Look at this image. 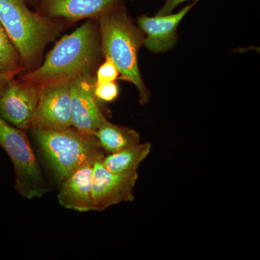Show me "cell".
<instances>
[{
	"label": "cell",
	"instance_id": "1",
	"mask_svg": "<svg viewBox=\"0 0 260 260\" xmlns=\"http://www.w3.org/2000/svg\"><path fill=\"white\" fill-rule=\"evenodd\" d=\"M100 51L96 27L86 22L56 43L42 66L18 80L39 87L70 83L80 75L92 74Z\"/></svg>",
	"mask_w": 260,
	"mask_h": 260
},
{
	"label": "cell",
	"instance_id": "2",
	"mask_svg": "<svg viewBox=\"0 0 260 260\" xmlns=\"http://www.w3.org/2000/svg\"><path fill=\"white\" fill-rule=\"evenodd\" d=\"M100 23L101 51L114 61L120 79L133 84L139 92V102L146 104L150 91L140 74L138 54L145 35L121 6L103 15Z\"/></svg>",
	"mask_w": 260,
	"mask_h": 260
},
{
	"label": "cell",
	"instance_id": "3",
	"mask_svg": "<svg viewBox=\"0 0 260 260\" xmlns=\"http://www.w3.org/2000/svg\"><path fill=\"white\" fill-rule=\"evenodd\" d=\"M32 137L53 176L61 183L85 164H94L106 155L95 135L74 127L30 129Z\"/></svg>",
	"mask_w": 260,
	"mask_h": 260
},
{
	"label": "cell",
	"instance_id": "4",
	"mask_svg": "<svg viewBox=\"0 0 260 260\" xmlns=\"http://www.w3.org/2000/svg\"><path fill=\"white\" fill-rule=\"evenodd\" d=\"M0 23L28 68L37 64L44 48L63 28L57 20L29 10L24 0H0Z\"/></svg>",
	"mask_w": 260,
	"mask_h": 260
},
{
	"label": "cell",
	"instance_id": "5",
	"mask_svg": "<svg viewBox=\"0 0 260 260\" xmlns=\"http://www.w3.org/2000/svg\"><path fill=\"white\" fill-rule=\"evenodd\" d=\"M0 146L13 162L15 187L20 196L28 200L42 198L49 192L47 183L28 136L0 116Z\"/></svg>",
	"mask_w": 260,
	"mask_h": 260
},
{
	"label": "cell",
	"instance_id": "6",
	"mask_svg": "<svg viewBox=\"0 0 260 260\" xmlns=\"http://www.w3.org/2000/svg\"><path fill=\"white\" fill-rule=\"evenodd\" d=\"M138 177V172L116 174L108 171L102 160L94 162L92 198L95 211H104L112 205L133 202Z\"/></svg>",
	"mask_w": 260,
	"mask_h": 260
},
{
	"label": "cell",
	"instance_id": "7",
	"mask_svg": "<svg viewBox=\"0 0 260 260\" xmlns=\"http://www.w3.org/2000/svg\"><path fill=\"white\" fill-rule=\"evenodd\" d=\"M39 88V102L30 129L72 127L70 83L51 84Z\"/></svg>",
	"mask_w": 260,
	"mask_h": 260
},
{
	"label": "cell",
	"instance_id": "8",
	"mask_svg": "<svg viewBox=\"0 0 260 260\" xmlns=\"http://www.w3.org/2000/svg\"><path fill=\"white\" fill-rule=\"evenodd\" d=\"M38 85L10 80L0 92V116L19 129H30L39 102Z\"/></svg>",
	"mask_w": 260,
	"mask_h": 260
},
{
	"label": "cell",
	"instance_id": "9",
	"mask_svg": "<svg viewBox=\"0 0 260 260\" xmlns=\"http://www.w3.org/2000/svg\"><path fill=\"white\" fill-rule=\"evenodd\" d=\"M95 78L92 74L80 75L70 83L73 127L82 133L95 135L107 119L94 95Z\"/></svg>",
	"mask_w": 260,
	"mask_h": 260
},
{
	"label": "cell",
	"instance_id": "10",
	"mask_svg": "<svg viewBox=\"0 0 260 260\" xmlns=\"http://www.w3.org/2000/svg\"><path fill=\"white\" fill-rule=\"evenodd\" d=\"M199 0L186 5L175 14L154 17L142 15L138 20V27L145 35L144 45L153 53H164L170 50L177 42V29L189 10Z\"/></svg>",
	"mask_w": 260,
	"mask_h": 260
},
{
	"label": "cell",
	"instance_id": "11",
	"mask_svg": "<svg viewBox=\"0 0 260 260\" xmlns=\"http://www.w3.org/2000/svg\"><path fill=\"white\" fill-rule=\"evenodd\" d=\"M122 5L123 0H43L40 14L50 18L78 21L99 19Z\"/></svg>",
	"mask_w": 260,
	"mask_h": 260
},
{
	"label": "cell",
	"instance_id": "12",
	"mask_svg": "<svg viewBox=\"0 0 260 260\" xmlns=\"http://www.w3.org/2000/svg\"><path fill=\"white\" fill-rule=\"evenodd\" d=\"M93 164H84L61 181L57 194L61 206L80 213L95 211L92 198Z\"/></svg>",
	"mask_w": 260,
	"mask_h": 260
},
{
	"label": "cell",
	"instance_id": "13",
	"mask_svg": "<svg viewBox=\"0 0 260 260\" xmlns=\"http://www.w3.org/2000/svg\"><path fill=\"white\" fill-rule=\"evenodd\" d=\"M94 135L106 155L116 153L141 142L139 133L136 130L116 125L107 119L102 121Z\"/></svg>",
	"mask_w": 260,
	"mask_h": 260
},
{
	"label": "cell",
	"instance_id": "14",
	"mask_svg": "<svg viewBox=\"0 0 260 260\" xmlns=\"http://www.w3.org/2000/svg\"><path fill=\"white\" fill-rule=\"evenodd\" d=\"M151 143L140 142L116 152L107 154L102 160L103 166L109 172L126 174L138 172V168L151 151Z\"/></svg>",
	"mask_w": 260,
	"mask_h": 260
},
{
	"label": "cell",
	"instance_id": "15",
	"mask_svg": "<svg viewBox=\"0 0 260 260\" xmlns=\"http://www.w3.org/2000/svg\"><path fill=\"white\" fill-rule=\"evenodd\" d=\"M25 69L18 49L0 23V73Z\"/></svg>",
	"mask_w": 260,
	"mask_h": 260
},
{
	"label": "cell",
	"instance_id": "16",
	"mask_svg": "<svg viewBox=\"0 0 260 260\" xmlns=\"http://www.w3.org/2000/svg\"><path fill=\"white\" fill-rule=\"evenodd\" d=\"M119 76V72L114 61L109 57H106L105 61L97 70L95 85L114 82Z\"/></svg>",
	"mask_w": 260,
	"mask_h": 260
},
{
	"label": "cell",
	"instance_id": "17",
	"mask_svg": "<svg viewBox=\"0 0 260 260\" xmlns=\"http://www.w3.org/2000/svg\"><path fill=\"white\" fill-rule=\"evenodd\" d=\"M119 89L115 82L94 85V95L98 101L110 103L119 96Z\"/></svg>",
	"mask_w": 260,
	"mask_h": 260
},
{
	"label": "cell",
	"instance_id": "18",
	"mask_svg": "<svg viewBox=\"0 0 260 260\" xmlns=\"http://www.w3.org/2000/svg\"><path fill=\"white\" fill-rule=\"evenodd\" d=\"M186 1H189V0H166V3L157 13V15L170 14L177 7Z\"/></svg>",
	"mask_w": 260,
	"mask_h": 260
},
{
	"label": "cell",
	"instance_id": "19",
	"mask_svg": "<svg viewBox=\"0 0 260 260\" xmlns=\"http://www.w3.org/2000/svg\"><path fill=\"white\" fill-rule=\"evenodd\" d=\"M24 70H14V71L3 72L0 73V92L10 80L14 79L15 76L22 73Z\"/></svg>",
	"mask_w": 260,
	"mask_h": 260
},
{
	"label": "cell",
	"instance_id": "20",
	"mask_svg": "<svg viewBox=\"0 0 260 260\" xmlns=\"http://www.w3.org/2000/svg\"><path fill=\"white\" fill-rule=\"evenodd\" d=\"M28 1H30V2H35V1H37V0H28Z\"/></svg>",
	"mask_w": 260,
	"mask_h": 260
}]
</instances>
